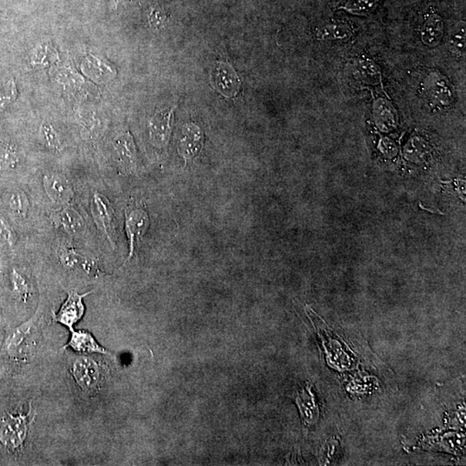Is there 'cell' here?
Returning a JSON list of instances; mask_svg holds the SVG:
<instances>
[{
	"mask_svg": "<svg viewBox=\"0 0 466 466\" xmlns=\"http://www.w3.org/2000/svg\"><path fill=\"white\" fill-rule=\"evenodd\" d=\"M71 371L77 384L86 393H95L102 387L104 381L103 367L93 358H77L73 361Z\"/></svg>",
	"mask_w": 466,
	"mask_h": 466,
	"instance_id": "6da1fadb",
	"label": "cell"
},
{
	"mask_svg": "<svg viewBox=\"0 0 466 466\" xmlns=\"http://www.w3.org/2000/svg\"><path fill=\"white\" fill-rule=\"evenodd\" d=\"M30 414L8 417L0 422V441L5 447L16 449L25 441L28 434Z\"/></svg>",
	"mask_w": 466,
	"mask_h": 466,
	"instance_id": "7a4b0ae2",
	"label": "cell"
},
{
	"mask_svg": "<svg viewBox=\"0 0 466 466\" xmlns=\"http://www.w3.org/2000/svg\"><path fill=\"white\" fill-rule=\"evenodd\" d=\"M421 92L428 100L441 106H450L454 102L450 84L439 72H432L426 77L421 84Z\"/></svg>",
	"mask_w": 466,
	"mask_h": 466,
	"instance_id": "3957f363",
	"label": "cell"
},
{
	"mask_svg": "<svg viewBox=\"0 0 466 466\" xmlns=\"http://www.w3.org/2000/svg\"><path fill=\"white\" fill-rule=\"evenodd\" d=\"M36 316L10 333L6 338L5 347L10 357L23 358L31 349L32 338L34 335Z\"/></svg>",
	"mask_w": 466,
	"mask_h": 466,
	"instance_id": "277c9868",
	"label": "cell"
},
{
	"mask_svg": "<svg viewBox=\"0 0 466 466\" xmlns=\"http://www.w3.org/2000/svg\"><path fill=\"white\" fill-rule=\"evenodd\" d=\"M91 293L92 291H90V292L80 294L76 290L69 291L68 298L63 303L61 310L54 317L56 323H61L63 326L68 327L70 331H73V325L78 323L85 314L86 308L84 306L83 298Z\"/></svg>",
	"mask_w": 466,
	"mask_h": 466,
	"instance_id": "5b68a950",
	"label": "cell"
},
{
	"mask_svg": "<svg viewBox=\"0 0 466 466\" xmlns=\"http://www.w3.org/2000/svg\"><path fill=\"white\" fill-rule=\"evenodd\" d=\"M91 209L97 226L106 234L109 242L113 246L114 212L108 199L103 194L95 192Z\"/></svg>",
	"mask_w": 466,
	"mask_h": 466,
	"instance_id": "8992f818",
	"label": "cell"
},
{
	"mask_svg": "<svg viewBox=\"0 0 466 466\" xmlns=\"http://www.w3.org/2000/svg\"><path fill=\"white\" fill-rule=\"evenodd\" d=\"M174 108L160 110L149 121L150 139L156 146L163 147L170 139Z\"/></svg>",
	"mask_w": 466,
	"mask_h": 466,
	"instance_id": "52a82bcc",
	"label": "cell"
},
{
	"mask_svg": "<svg viewBox=\"0 0 466 466\" xmlns=\"http://www.w3.org/2000/svg\"><path fill=\"white\" fill-rule=\"evenodd\" d=\"M43 186L47 196L54 202L65 205L71 201L73 196L72 187L62 174H46L43 177Z\"/></svg>",
	"mask_w": 466,
	"mask_h": 466,
	"instance_id": "ba28073f",
	"label": "cell"
},
{
	"mask_svg": "<svg viewBox=\"0 0 466 466\" xmlns=\"http://www.w3.org/2000/svg\"><path fill=\"white\" fill-rule=\"evenodd\" d=\"M150 224L149 217L144 211L134 209L126 213V229L130 240V255L127 261L133 256L137 242L142 239Z\"/></svg>",
	"mask_w": 466,
	"mask_h": 466,
	"instance_id": "9c48e42d",
	"label": "cell"
},
{
	"mask_svg": "<svg viewBox=\"0 0 466 466\" xmlns=\"http://www.w3.org/2000/svg\"><path fill=\"white\" fill-rule=\"evenodd\" d=\"M444 22L438 13L432 12L426 15L423 25L421 27V38L425 45L438 46L443 39Z\"/></svg>",
	"mask_w": 466,
	"mask_h": 466,
	"instance_id": "30bf717a",
	"label": "cell"
},
{
	"mask_svg": "<svg viewBox=\"0 0 466 466\" xmlns=\"http://www.w3.org/2000/svg\"><path fill=\"white\" fill-rule=\"evenodd\" d=\"M202 139L199 127L194 124L184 126L178 145L179 153L186 160L193 159L202 148Z\"/></svg>",
	"mask_w": 466,
	"mask_h": 466,
	"instance_id": "8fae6325",
	"label": "cell"
},
{
	"mask_svg": "<svg viewBox=\"0 0 466 466\" xmlns=\"http://www.w3.org/2000/svg\"><path fill=\"white\" fill-rule=\"evenodd\" d=\"M114 149L118 156L120 166L126 170H132L136 167V146L132 135L129 132L119 136L114 142Z\"/></svg>",
	"mask_w": 466,
	"mask_h": 466,
	"instance_id": "7c38bea8",
	"label": "cell"
},
{
	"mask_svg": "<svg viewBox=\"0 0 466 466\" xmlns=\"http://www.w3.org/2000/svg\"><path fill=\"white\" fill-rule=\"evenodd\" d=\"M71 340L69 344L66 345L67 347H71L73 350L79 351V353H100L107 354L105 348L100 347L97 343L95 338L93 337L91 334L84 331H71Z\"/></svg>",
	"mask_w": 466,
	"mask_h": 466,
	"instance_id": "4fadbf2b",
	"label": "cell"
},
{
	"mask_svg": "<svg viewBox=\"0 0 466 466\" xmlns=\"http://www.w3.org/2000/svg\"><path fill=\"white\" fill-rule=\"evenodd\" d=\"M55 221L59 226L62 227L71 235L80 234L85 228L82 216L72 209H65L57 213Z\"/></svg>",
	"mask_w": 466,
	"mask_h": 466,
	"instance_id": "5bb4252c",
	"label": "cell"
},
{
	"mask_svg": "<svg viewBox=\"0 0 466 466\" xmlns=\"http://www.w3.org/2000/svg\"><path fill=\"white\" fill-rule=\"evenodd\" d=\"M316 36L323 41H347L353 36V32L347 23H331L318 30Z\"/></svg>",
	"mask_w": 466,
	"mask_h": 466,
	"instance_id": "9a60e30c",
	"label": "cell"
},
{
	"mask_svg": "<svg viewBox=\"0 0 466 466\" xmlns=\"http://www.w3.org/2000/svg\"><path fill=\"white\" fill-rule=\"evenodd\" d=\"M380 2V0H345L338 9L351 15L367 16L377 9Z\"/></svg>",
	"mask_w": 466,
	"mask_h": 466,
	"instance_id": "2e32d148",
	"label": "cell"
},
{
	"mask_svg": "<svg viewBox=\"0 0 466 466\" xmlns=\"http://www.w3.org/2000/svg\"><path fill=\"white\" fill-rule=\"evenodd\" d=\"M374 116L377 123L381 127H392L395 123L393 106L386 100L380 99L375 100L373 106Z\"/></svg>",
	"mask_w": 466,
	"mask_h": 466,
	"instance_id": "e0dca14e",
	"label": "cell"
},
{
	"mask_svg": "<svg viewBox=\"0 0 466 466\" xmlns=\"http://www.w3.org/2000/svg\"><path fill=\"white\" fill-rule=\"evenodd\" d=\"M19 162V154L14 144L0 143V171L13 169Z\"/></svg>",
	"mask_w": 466,
	"mask_h": 466,
	"instance_id": "ac0fdd59",
	"label": "cell"
},
{
	"mask_svg": "<svg viewBox=\"0 0 466 466\" xmlns=\"http://www.w3.org/2000/svg\"><path fill=\"white\" fill-rule=\"evenodd\" d=\"M60 260L66 269L73 270L77 266H82L87 272L93 270V268L90 266V261L83 258L80 254L76 253L73 249H68V248L63 249L60 254Z\"/></svg>",
	"mask_w": 466,
	"mask_h": 466,
	"instance_id": "d6986e66",
	"label": "cell"
},
{
	"mask_svg": "<svg viewBox=\"0 0 466 466\" xmlns=\"http://www.w3.org/2000/svg\"><path fill=\"white\" fill-rule=\"evenodd\" d=\"M9 207L15 215L19 218H25L29 209V200L23 191L20 189L13 190L9 198Z\"/></svg>",
	"mask_w": 466,
	"mask_h": 466,
	"instance_id": "ffe728a7",
	"label": "cell"
},
{
	"mask_svg": "<svg viewBox=\"0 0 466 466\" xmlns=\"http://www.w3.org/2000/svg\"><path fill=\"white\" fill-rule=\"evenodd\" d=\"M18 89L15 80L12 79L6 84L5 89L0 91V112L8 108L18 98Z\"/></svg>",
	"mask_w": 466,
	"mask_h": 466,
	"instance_id": "44dd1931",
	"label": "cell"
},
{
	"mask_svg": "<svg viewBox=\"0 0 466 466\" xmlns=\"http://www.w3.org/2000/svg\"><path fill=\"white\" fill-rule=\"evenodd\" d=\"M12 281L13 290L23 301H26L30 296V286L25 277L16 270H12Z\"/></svg>",
	"mask_w": 466,
	"mask_h": 466,
	"instance_id": "7402d4cb",
	"label": "cell"
},
{
	"mask_svg": "<svg viewBox=\"0 0 466 466\" xmlns=\"http://www.w3.org/2000/svg\"><path fill=\"white\" fill-rule=\"evenodd\" d=\"M451 49L452 51L456 54L465 53V23H461V25L456 29V31L452 33L451 38Z\"/></svg>",
	"mask_w": 466,
	"mask_h": 466,
	"instance_id": "603a6c76",
	"label": "cell"
},
{
	"mask_svg": "<svg viewBox=\"0 0 466 466\" xmlns=\"http://www.w3.org/2000/svg\"><path fill=\"white\" fill-rule=\"evenodd\" d=\"M41 135L45 139L47 145L52 149H59L61 146V139L58 133L56 132L52 126L45 124L41 126Z\"/></svg>",
	"mask_w": 466,
	"mask_h": 466,
	"instance_id": "cb8c5ba5",
	"label": "cell"
},
{
	"mask_svg": "<svg viewBox=\"0 0 466 466\" xmlns=\"http://www.w3.org/2000/svg\"><path fill=\"white\" fill-rule=\"evenodd\" d=\"M165 14L159 8L152 9L150 13L149 21L150 25L154 28H159V26L162 25L163 22L165 21Z\"/></svg>",
	"mask_w": 466,
	"mask_h": 466,
	"instance_id": "d4e9b609",
	"label": "cell"
},
{
	"mask_svg": "<svg viewBox=\"0 0 466 466\" xmlns=\"http://www.w3.org/2000/svg\"><path fill=\"white\" fill-rule=\"evenodd\" d=\"M0 236L8 242L10 246H13L15 243L14 234L12 231L10 229L8 226H6L4 221L0 220Z\"/></svg>",
	"mask_w": 466,
	"mask_h": 466,
	"instance_id": "484cf974",
	"label": "cell"
},
{
	"mask_svg": "<svg viewBox=\"0 0 466 466\" xmlns=\"http://www.w3.org/2000/svg\"><path fill=\"white\" fill-rule=\"evenodd\" d=\"M420 207H421V209L427 210V211H428V212H430L432 213H436L435 212H437V213L443 214L441 212H440V211H439V210H431V209H425V207L421 205V203H420Z\"/></svg>",
	"mask_w": 466,
	"mask_h": 466,
	"instance_id": "4316f807",
	"label": "cell"
}]
</instances>
